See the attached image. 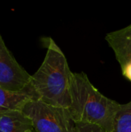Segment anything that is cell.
<instances>
[{
	"label": "cell",
	"mask_w": 131,
	"mask_h": 132,
	"mask_svg": "<svg viewBox=\"0 0 131 132\" xmlns=\"http://www.w3.org/2000/svg\"><path fill=\"white\" fill-rule=\"evenodd\" d=\"M75 132H107L101 127L95 125L75 123Z\"/></svg>",
	"instance_id": "cell-9"
},
{
	"label": "cell",
	"mask_w": 131,
	"mask_h": 132,
	"mask_svg": "<svg viewBox=\"0 0 131 132\" xmlns=\"http://www.w3.org/2000/svg\"><path fill=\"white\" fill-rule=\"evenodd\" d=\"M111 132H131V101L121 104L117 112Z\"/></svg>",
	"instance_id": "cell-8"
},
{
	"label": "cell",
	"mask_w": 131,
	"mask_h": 132,
	"mask_svg": "<svg viewBox=\"0 0 131 132\" xmlns=\"http://www.w3.org/2000/svg\"><path fill=\"white\" fill-rule=\"evenodd\" d=\"M45 40L47 52L38 70L31 75V87L38 100L51 106L69 109L73 72L55 41L51 38Z\"/></svg>",
	"instance_id": "cell-1"
},
{
	"label": "cell",
	"mask_w": 131,
	"mask_h": 132,
	"mask_svg": "<svg viewBox=\"0 0 131 132\" xmlns=\"http://www.w3.org/2000/svg\"><path fill=\"white\" fill-rule=\"evenodd\" d=\"M31 77L8 50L0 34V87L15 92L28 90Z\"/></svg>",
	"instance_id": "cell-4"
},
{
	"label": "cell",
	"mask_w": 131,
	"mask_h": 132,
	"mask_svg": "<svg viewBox=\"0 0 131 132\" xmlns=\"http://www.w3.org/2000/svg\"><path fill=\"white\" fill-rule=\"evenodd\" d=\"M105 39L114 52L123 76L131 82V23L107 33Z\"/></svg>",
	"instance_id": "cell-5"
},
{
	"label": "cell",
	"mask_w": 131,
	"mask_h": 132,
	"mask_svg": "<svg viewBox=\"0 0 131 132\" xmlns=\"http://www.w3.org/2000/svg\"><path fill=\"white\" fill-rule=\"evenodd\" d=\"M32 130L31 120L22 111L0 113V132H29Z\"/></svg>",
	"instance_id": "cell-7"
},
{
	"label": "cell",
	"mask_w": 131,
	"mask_h": 132,
	"mask_svg": "<svg viewBox=\"0 0 131 132\" xmlns=\"http://www.w3.org/2000/svg\"><path fill=\"white\" fill-rule=\"evenodd\" d=\"M29 132H36V131H34V129H33V130H32L31 131H29Z\"/></svg>",
	"instance_id": "cell-10"
},
{
	"label": "cell",
	"mask_w": 131,
	"mask_h": 132,
	"mask_svg": "<svg viewBox=\"0 0 131 132\" xmlns=\"http://www.w3.org/2000/svg\"><path fill=\"white\" fill-rule=\"evenodd\" d=\"M69 112L75 123L95 125L111 132L121 104L103 95L84 73H73Z\"/></svg>",
	"instance_id": "cell-2"
},
{
	"label": "cell",
	"mask_w": 131,
	"mask_h": 132,
	"mask_svg": "<svg viewBox=\"0 0 131 132\" xmlns=\"http://www.w3.org/2000/svg\"><path fill=\"white\" fill-rule=\"evenodd\" d=\"M22 111L31 120L36 132H75V122L68 109L32 100Z\"/></svg>",
	"instance_id": "cell-3"
},
{
	"label": "cell",
	"mask_w": 131,
	"mask_h": 132,
	"mask_svg": "<svg viewBox=\"0 0 131 132\" xmlns=\"http://www.w3.org/2000/svg\"><path fill=\"white\" fill-rule=\"evenodd\" d=\"M32 100H38L32 87L28 90L15 92L0 87V113L22 111L25 105Z\"/></svg>",
	"instance_id": "cell-6"
}]
</instances>
